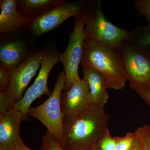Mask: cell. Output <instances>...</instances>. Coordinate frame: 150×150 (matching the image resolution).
<instances>
[{"instance_id":"18","label":"cell","mask_w":150,"mask_h":150,"mask_svg":"<svg viewBox=\"0 0 150 150\" xmlns=\"http://www.w3.org/2000/svg\"><path fill=\"white\" fill-rule=\"evenodd\" d=\"M115 140L110 135L109 130L102 136L95 144L98 150H115Z\"/></svg>"},{"instance_id":"16","label":"cell","mask_w":150,"mask_h":150,"mask_svg":"<svg viewBox=\"0 0 150 150\" xmlns=\"http://www.w3.org/2000/svg\"><path fill=\"white\" fill-rule=\"evenodd\" d=\"M128 40L139 48L150 46V25L138 26L131 32V37Z\"/></svg>"},{"instance_id":"23","label":"cell","mask_w":150,"mask_h":150,"mask_svg":"<svg viewBox=\"0 0 150 150\" xmlns=\"http://www.w3.org/2000/svg\"><path fill=\"white\" fill-rule=\"evenodd\" d=\"M136 92L150 107V86L137 90Z\"/></svg>"},{"instance_id":"1","label":"cell","mask_w":150,"mask_h":150,"mask_svg":"<svg viewBox=\"0 0 150 150\" xmlns=\"http://www.w3.org/2000/svg\"><path fill=\"white\" fill-rule=\"evenodd\" d=\"M104 107L92 104L76 115L65 116L64 135L60 142L65 150H91L109 130Z\"/></svg>"},{"instance_id":"13","label":"cell","mask_w":150,"mask_h":150,"mask_svg":"<svg viewBox=\"0 0 150 150\" xmlns=\"http://www.w3.org/2000/svg\"><path fill=\"white\" fill-rule=\"evenodd\" d=\"M82 67L83 79L88 83L92 104L104 107L109 98L106 79L101 73L94 69Z\"/></svg>"},{"instance_id":"21","label":"cell","mask_w":150,"mask_h":150,"mask_svg":"<svg viewBox=\"0 0 150 150\" xmlns=\"http://www.w3.org/2000/svg\"><path fill=\"white\" fill-rule=\"evenodd\" d=\"M135 5L138 12L144 17L150 25V0H137Z\"/></svg>"},{"instance_id":"27","label":"cell","mask_w":150,"mask_h":150,"mask_svg":"<svg viewBox=\"0 0 150 150\" xmlns=\"http://www.w3.org/2000/svg\"><path fill=\"white\" fill-rule=\"evenodd\" d=\"M91 150H98L97 149L96 147V146L95 145L93 146V147L91 149Z\"/></svg>"},{"instance_id":"22","label":"cell","mask_w":150,"mask_h":150,"mask_svg":"<svg viewBox=\"0 0 150 150\" xmlns=\"http://www.w3.org/2000/svg\"><path fill=\"white\" fill-rule=\"evenodd\" d=\"M10 81L8 70L5 67L0 66V91L6 90L8 87Z\"/></svg>"},{"instance_id":"19","label":"cell","mask_w":150,"mask_h":150,"mask_svg":"<svg viewBox=\"0 0 150 150\" xmlns=\"http://www.w3.org/2000/svg\"><path fill=\"white\" fill-rule=\"evenodd\" d=\"M143 150H150V125H145L136 130Z\"/></svg>"},{"instance_id":"3","label":"cell","mask_w":150,"mask_h":150,"mask_svg":"<svg viewBox=\"0 0 150 150\" xmlns=\"http://www.w3.org/2000/svg\"><path fill=\"white\" fill-rule=\"evenodd\" d=\"M81 16L86 26V40L118 48L131 37V31L117 27L105 16L100 1L84 2Z\"/></svg>"},{"instance_id":"17","label":"cell","mask_w":150,"mask_h":150,"mask_svg":"<svg viewBox=\"0 0 150 150\" xmlns=\"http://www.w3.org/2000/svg\"><path fill=\"white\" fill-rule=\"evenodd\" d=\"M114 138L116 144L115 150H132L138 139L136 131L129 132L123 137Z\"/></svg>"},{"instance_id":"10","label":"cell","mask_w":150,"mask_h":150,"mask_svg":"<svg viewBox=\"0 0 150 150\" xmlns=\"http://www.w3.org/2000/svg\"><path fill=\"white\" fill-rule=\"evenodd\" d=\"M92 104L88 83L83 79H80L62 93L61 107L65 117L76 115Z\"/></svg>"},{"instance_id":"2","label":"cell","mask_w":150,"mask_h":150,"mask_svg":"<svg viewBox=\"0 0 150 150\" xmlns=\"http://www.w3.org/2000/svg\"><path fill=\"white\" fill-rule=\"evenodd\" d=\"M81 64L82 67L101 73L106 79L108 88L122 89L128 81L119 47L113 48L86 40Z\"/></svg>"},{"instance_id":"4","label":"cell","mask_w":150,"mask_h":150,"mask_svg":"<svg viewBox=\"0 0 150 150\" xmlns=\"http://www.w3.org/2000/svg\"><path fill=\"white\" fill-rule=\"evenodd\" d=\"M66 81V74L63 71L58 76L54 90L48 99L37 107H30L28 113V115L40 121L47 132L59 142L64 135L65 116L62 111L61 97Z\"/></svg>"},{"instance_id":"25","label":"cell","mask_w":150,"mask_h":150,"mask_svg":"<svg viewBox=\"0 0 150 150\" xmlns=\"http://www.w3.org/2000/svg\"><path fill=\"white\" fill-rule=\"evenodd\" d=\"M137 137H138V136H137ZM132 150H143L142 144H141L138 137L137 143H136V144L135 145Z\"/></svg>"},{"instance_id":"7","label":"cell","mask_w":150,"mask_h":150,"mask_svg":"<svg viewBox=\"0 0 150 150\" xmlns=\"http://www.w3.org/2000/svg\"><path fill=\"white\" fill-rule=\"evenodd\" d=\"M119 48L131 88L136 91L150 86V56L128 40Z\"/></svg>"},{"instance_id":"6","label":"cell","mask_w":150,"mask_h":150,"mask_svg":"<svg viewBox=\"0 0 150 150\" xmlns=\"http://www.w3.org/2000/svg\"><path fill=\"white\" fill-rule=\"evenodd\" d=\"M75 18L74 30L70 34L67 49L59 56L60 62L64 66V71L66 74V83L64 89L65 91L69 89L81 79L78 69L81 62L86 38L83 17L81 15Z\"/></svg>"},{"instance_id":"20","label":"cell","mask_w":150,"mask_h":150,"mask_svg":"<svg viewBox=\"0 0 150 150\" xmlns=\"http://www.w3.org/2000/svg\"><path fill=\"white\" fill-rule=\"evenodd\" d=\"M40 150H65L60 143L50 133L47 132L42 139Z\"/></svg>"},{"instance_id":"12","label":"cell","mask_w":150,"mask_h":150,"mask_svg":"<svg viewBox=\"0 0 150 150\" xmlns=\"http://www.w3.org/2000/svg\"><path fill=\"white\" fill-rule=\"evenodd\" d=\"M1 4L0 33L1 34L16 31L31 21L20 11L17 1L4 0Z\"/></svg>"},{"instance_id":"15","label":"cell","mask_w":150,"mask_h":150,"mask_svg":"<svg viewBox=\"0 0 150 150\" xmlns=\"http://www.w3.org/2000/svg\"><path fill=\"white\" fill-rule=\"evenodd\" d=\"M65 1L58 0H20L18 9L31 22L47 11L61 4Z\"/></svg>"},{"instance_id":"11","label":"cell","mask_w":150,"mask_h":150,"mask_svg":"<svg viewBox=\"0 0 150 150\" xmlns=\"http://www.w3.org/2000/svg\"><path fill=\"white\" fill-rule=\"evenodd\" d=\"M23 120L21 112L14 106L0 113V150H12L21 139L19 127Z\"/></svg>"},{"instance_id":"5","label":"cell","mask_w":150,"mask_h":150,"mask_svg":"<svg viewBox=\"0 0 150 150\" xmlns=\"http://www.w3.org/2000/svg\"><path fill=\"white\" fill-rule=\"evenodd\" d=\"M43 56L41 52L36 53L14 69L8 70L10 81L8 87L0 92V113L13 107L21 99L30 82L41 67Z\"/></svg>"},{"instance_id":"14","label":"cell","mask_w":150,"mask_h":150,"mask_svg":"<svg viewBox=\"0 0 150 150\" xmlns=\"http://www.w3.org/2000/svg\"><path fill=\"white\" fill-rule=\"evenodd\" d=\"M26 52L25 45L21 41L4 43L0 48L1 65L8 70L14 69L21 64Z\"/></svg>"},{"instance_id":"9","label":"cell","mask_w":150,"mask_h":150,"mask_svg":"<svg viewBox=\"0 0 150 150\" xmlns=\"http://www.w3.org/2000/svg\"><path fill=\"white\" fill-rule=\"evenodd\" d=\"M60 62L59 56L53 54L43 55L39 74L34 83L28 89L22 98L14 105L26 119L28 113L33 103L43 95L51 94L48 86V80L50 71L53 67Z\"/></svg>"},{"instance_id":"24","label":"cell","mask_w":150,"mask_h":150,"mask_svg":"<svg viewBox=\"0 0 150 150\" xmlns=\"http://www.w3.org/2000/svg\"><path fill=\"white\" fill-rule=\"evenodd\" d=\"M12 150H33L28 147L25 144L23 140H21L15 146Z\"/></svg>"},{"instance_id":"8","label":"cell","mask_w":150,"mask_h":150,"mask_svg":"<svg viewBox=\"0 0 150 150\" xmlns=\"http://www.w3.org/2000/svg\"><path fill=\"white\" fill-rule=\"evenodd\" d=\"M84 2L65 1L33 21L30 28L33 34L42 35L58 27L67 19L81 16Z\"/></svg>"},{"instance_id":"26","label":"cell","mask_w":150,"mask_h":150,"mask_svg":"<svg viewBox=\"0 0 150 150\" xmlns=\"http://www.w3.org/2000/svg\"><path fill=\"white\" fill-rule=\"evenodd\" d=\"M144 49V51L146 52V53L150 56V46H148L146 48H142Z\"/></svg>"}]
</instances>
